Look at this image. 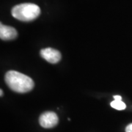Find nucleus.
Listing matches in <instances>:
<instances>
[{"label": "nucleus", "mask_w": 132, "mask_h": 132, "mask_svg": "<svg viewBox=\"0 0 132 132\" xmlns=\"http://www.w3.org/2000/svg\"><path fill=\"white\" fill-rule=\"evenodd\" d=\"M6 84L12 90L19 93H28L34 87V81L28 76L15 71H8L5 76Z\"/></svg>", "instance_id": "f257e3e1"}, {"label": "nucleus", "mask_w": 132, "mask_h": 132, "mask_svg": "<svg viewBox=\"0 0 132 132\" xmlns=\"http://www.w3.org/2000/svg\"><path fill=\"white\" fill-rule=\"evenodd\" d=\"M15 19L22 21H31L37 19L40 14V9L37 5L24 3L15 6L11 11Z\"/></svg>", "instance_id": "f03ea898"}, {"label": "nucleus", "mask_w": 132, "mask_h": 132, "mask_svg": "<svg viewBox=\"0 0 132 132\" xmlns=\"http://www.w3.org/2000/svg\"><path fill=\"white\" fill-rule=\"evenodd\" d=\"M59 119L57 114L53 112H46L43 113L39 118V123L42 127L45 128H51L56 126Z\"/></svg>", "instance_id": "7ed1b4c3"}, {"label": "nucleus", "mask_w": 132, "mask_h": 132, "mask_svg": "<svg viewBox=\"0 0 132 132\" xmlns=\"http://www.w3.org/2000/svg\"><path fill=\"white\" fill-rule=\"evenodd\" d=\"M40 56L48 62L55 64L61 60V54L52 48H46L40 51Z\"/></svg>", "instance_id": "20e7f679"}, {"label": "nucleus", "mask_w": 132, "mask_h": 132, "mask_svg": "<svg viewBox=\"0 0 132 132\" xmlns=\"http://www.w3.org/2000/svg\"><path fill=\"white\" fill-rule=\"evenodd\" d=\"M18 32L12 27L0 24V38L3 40H11L17 38Z\"/></svg>", "instance_id": "39448f33"}, {"label": "nucleus", "mask_w": 132, "mask_h": 132, "mask_svg": "<svg viewBox=\"0 0 132 132\" xmlns=\"http://www.w3.org/2000/svg\"><path fill=\"white\" fill-rule=\"evenodd\" d=\"M110 105L112 108L115 109L117 110H123L126 107L125 103H123L122 101H118V100H114L113 101H112Z\"/></svg>", "instance_id": "423d86ee"}, {"label": "nucleus", "mask_w": 132, "mask_h": 132, "mask_svg": "<svg viewBox=\"0 0 132 132\" xmlns=\"http://www.w3.org/2000/svg\"><path fill=\"white\" fill-rule=\"evenodd\" d=\"M126 132H132V123L129 124L127 126V127L126 128Z\"/></svg>", "instance_id": "0eeeda50"}, {"label": "nucleus", "mask_w": 132, "mask_h": 132, "mask_svg": "<svg viewBox=\"0 0 132 132\" xmlns=\"http://www.w3.org/2000/svg\"><path fill=\"white\" fill-rule=\"evenodd\" d=\"M114 100L121 101L122 100V97L120 95H114Z\"/></svg>", "instance_id": "6e6552de"}, {"label": "nucleus", "mask_w": 132, "mask_h": 132, "mask_svg": "<svg viewBox=\"0 0 132 132\" xmlns=\"http://www.w3.org/2000/svg\"><path fill=\"white\" fill-rule=\"evenodd\" d=\"M0 92H1V96H2V95H3V92H2V90H0Z\"/></svg>", "instance_id": "1a4fd4ad"}]
</instances>
